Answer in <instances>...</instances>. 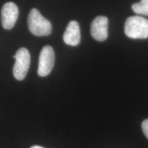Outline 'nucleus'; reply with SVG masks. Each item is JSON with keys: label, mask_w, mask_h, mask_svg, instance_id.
Wrapping results in <instances>:
<instances>
[{"label": "nucleus", "mask_w": 148, "mask_h": 148, "mask_svg": "<svg viewBox=\"0 0 148 148\" xmlns=\"http://www.w3.org/2000/svg\"><path fill=\"white\" fill-rule=\"evenodd\" d=\"M125 34L134 39L148 38V19L140 16H132L127 18L125 23Z\"/></svg>", "instance_id": "1"}, {"label": "nucleus", "mask_w": 148, "mask_h": 148, "mask_svg": "<svg viewBox=\"0 0 148 148\" xmlns=\"http://www.w3.org/2000/svg\"><path fill=\"white\" fill-rule=\"evenodd\" d=\"M29 30L32 34L38 36H48L51 33L52 26L48 21L36 8H33L27 18Z\"/></svg>", "instance_id": "2"}, {"label": "nucleus", "mask_w": 148, "mask_h": 148, "mask_svg": "<svg viewBox=\"0 0 148 148\" xmlns=\"http://www.w3.org/2000/svg\"><path fill=\"white\" fill-rule=\"evenodd\" d=\"M15 64L13 67L14 76L17 80H23L26 76L30 64V54L26 48L21 47L15 54Z\"/></svg>", "instance_id": "3"}, {"label": "nucleus", "mask_w": 148, "mask_h": 148, "mask_svg": "<svg viewBox=\"0 0 148 148\" xmlns=\"http://www.w3.org/2000/svg\"><path fill=\"white\" fill-rule=\"evenodd\" d=\"M55 63V53L49 45L45 46L40 51L38 61V74L41 77L47 76L51 73Z\"/></svg>", "instance_id": "4"}, {"label": "nucleus", "mask_w": 148, "mask_h": 148, "mask_svg": "<svg viewBox=\"0 0 148 148\" xmlns=\"http://www.w3.org/2000/svg\"><path fill=\"white\" fill-rule=\"evenodd\" d=\"M18 16V9L15 3L8 2L3 5L1 12V24L5 29H11L15 25Z\"/></svg>", "instance_id": "5"}, {"label": "nucleus", "mask_w": 148, "mask_h": 148, "mask_svg": "<svg viewBox=\"0 0 148 148\" xmlns=\"http://www.w3.org/2000/svg\"><path fill=\"white\" fill-rule=\"evenodd\" d=\"M108 19L106 16H97L90 25V33L94 39L103 41L108 38Z\"/></svg>", "instance_id": "6"}, {"label": "nucleus", "mask_w": 148, "mask_h": 148, "mask_svg": "<svg viewBox=\"0 0 148 148\" xmlns=\"http://www.w3.org/2000/svg\"><path fill=\"white\" fill-rule=\"evenodd\" d=\"M63 40L66 45L76 46L80 42V29L77 21H71L68 24L63 35Z\"/></svg>", "instance_id": "7"}, {"label": "nucleus", "mask_w": 148, "mask_h": 148, "mask_svg": "<svg viewBox=\"0 0 148 148\" xmlns=\"http://www.w3.org/2000/svg\"><path fill=\"white\" fill-rule=\"evenodd\" d=\"M132 9L136 14L148 16V0H140V2L134 3Z\"/></svg>", "instance_id": "8"}, {"label": "nucleus", "mask_w": 148, "mask_h": 148, "mask_svg": "<svg viewBox=\"0 0 148 148\" xmlns=\"http://www.w3.org/2000/svg\"><path fill=\"white\" fill-rule=\"evenodd\" d=\"M142 130H143L144 134L148 138V119H145L143 121V123H142Z\"/></svg>", "instance_id": "9"}, {"label": "nucleus", "mask_w": 148, "mask_h": 148, "mask_svg": "<svg viewBox=\"0 0 148 148\" xmlns=\"http://www.w3.org/2000/svg\"><path fill=\"white\" fill-rule=\"evenodd\" d=\"M30 148H44V147H40V146H38V145H34V146H32V147H31Z\"/></svg>", "instance_id": "10"}]
</instances>
